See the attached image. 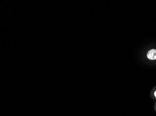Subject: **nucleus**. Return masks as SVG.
Here are the masks:
<instances>
[{"instance_id": "1", "label": "nucleus", "mask_w": 156, "mask_h": 116, "mask_svg": "<svg viewBox=\"0 0 156 116\" xmlns=\"http://www.w3.org/2000/svg\"><path fill=\"white\" fill-rule=\"evenodd\" d=\"M147 56L150 60H156V49H152L149 51L147 54Z\"/></svg>"}, {"instance_id": "2", "label": "nucleus", "mask_w": 156, "mask_h": 116, "mask_svg": "<svg viewBox=\"0 0 156 116\" xmlns=\"http://www.w3.org/2000/svg\"><path fill=\"white\" fill-rule=\"evenodd\" d=\"M154 95H155V96L156 97V91L155 92V93H154Z\"/></svg>"}]
</instances>
